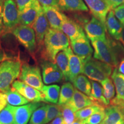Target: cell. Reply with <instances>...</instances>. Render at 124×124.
Wrapping results in <instances>:
<instances>
[{"mask_svg": "<svg viewBox=\"0 0 124 124\" xmlns=\"http://www.w3.org/2000/svg\"><path fill=\"white\" fill-rule=\"evenodd\" d=\"M62 116L64 119L65 124H71L77 120L75 112L67 104L61 105Z\"/></svg>", "mask_w": 124, "mask_h": 124, "instance_id": "e575fe53", "label": "cell"}, {"mask_svg": "<svg viewBox=\"0 0 124 124\" xmlns=\"http://www.w3.org/2000/svg\"><path fill=\"white\" fill-rule=\"evenodd\" d=\"M61 31L67 36L70 41L86 35L81 26L69 18H67L62 24Z\"/></svg>", "mask_w": 124, "mask_h": 124, "instance_id": "44dd1931", "label": "cell"}, {"mask_svg": "<svg viewBox=\"0 0 124 124\" xmlns=\"http://www.w3.org/2000/svg\"><path fill=\"white\" fill-rule=\"evenodd\" d=\"M42 105L40 102H31L23 106H13L15 124H28L33 113Z\"/></svg>", "mask_w": 124, "mask_h": 124, "instance_id": "9c48e42d", "label": "cell"}, {"mask_svg": "<svg viewBox=\"0 0 124 124\" xmlns=\"http://www.w3.org/2000/svg\"><path fill=\"white\" fill-rule=\"evenodd\" d=\"M12 87L18 91L27 100L31 102H44V95L39 90L29 86L21 80H16Z\"/></svg>", "mask_w": 124, "mask_h": 124, "instance_id": "8fae6325", "label": "cell"}, {"mask_svg": "<svg viewBox=\"0 0 124 124\" xmlns=\"http://www.w3.org/2000/svg\"><path fill=\"white\" fill-rule=\"evenodd\" d=\"M101 83L103 88V94L105 98L110 104V102L114 98L116 93L113 80L108 78L101 82Z\"/></svg>", "mask_w": 124, "mask_h": 124, "instance_id": "1f68e13d", "label": "cell"}, {"mask_svg": "<svg viewBox=\"0 0 124 124\" xmlns=\"http://www.w3.org/2000/svg\"></svg>", "mask_w": 124, "mask_h": 124, "instance_id": "f5cc1de1", "label": "cell"}, {"mask_svg": "<svg viewBox=\"0 0 124 124\" xmlns=\"http://www.w3.org/2000/svg\"><path fill=\"white\" fill-rule=\"evenodd\" d=\"M93 16L105 24L107 15L111 10L105 0H83Z\"/></svg>", "mask_w": 124, "mask_h": 124, "instance_id": "4fadbf2b", "label": "cell"}, {"mask_svg": "<svg viewBox=\"0 0 124 124\" xmlns=\"http://www.w3.org/2000/svg\"><path fill=\"white\" fill-rule=\"evenodd\" d=\"M84 28L87 37L91 41L106 38V25L95 17L93 16L91 20L85 24Z\"/></svg>", "mask_w": 124, "mask_h": 124, "instance_id": "7c38bea8", "label": "cell"}, {"mask_svg": "<svg viewBox=\"0 0 124 124\" xmlns=\"http://www.w3.org/2000/svg\"><path fill=\"white\" fill-rule=\"evenodd\" d=\"M105 108L99 104H94L87 106L75 112V117L77 120L84 121L98 111L104 110Z\"/></svg>", "mask_w": 124, "mask_h": 124, "instance_id": "f546056e", "label": "cell"}, {"mask_svg": "<svg viewBox=\"0 0 124 124\" xmlns=\"http://www.w3.org/2000/svg\"><path fill=\"white\" fill-rule=\"evenodd\" d=\"M105 109L96 112L85 120L84 123L88 124H100L104 119L105 116Z\"/></svg>", "mask_w": 124, "mask_h": 124, "instance_id": "d590c367", "label": "cell"}, {"mask_svg": "<svg viewBox=\"0 0 124 124\" xmlns=\"http://www.w3.org/2000/svg\"><path fill=\"white\" fill-rule=\"evenodd\" d=\"M0 124H15L13 106L8 104L0 113Z\"/></svg>", "mask_w": 124, "mask_h": 124, "instance_id": "d6a6232c", "label": "cell"}, {"mask_svg": "<svg viewBox=\"0 0 124 124\" xmlns=\"http://www.w3.org/2000/svg\"><path fill=\"white\" fill-rule=\"evenodd\" d=\"M113 10L117 19L124 26V4L116 8Z\"/></svg>", "mask_w": 124, "mask_h": 124, "instance_id": "8d00e7d4", "label": "cell"}, {"mask_svg": "<svg viewBox=\"0 0 124 124\" xmlns=\"http://www.w3.org/2000/svg\"><path fill=\"white\" fill-rule=\"evenodd\" d=\"M0 48H1V46H0Z\"/></svg>", "mask_w": 124, "mask_h": 124, "instance_id": "816d5d0a", "label": "cell"}, {"mask_svg": "<svg viewBox=\"0 0 124 124\" xmlns=\"http://www.w3.org/2000/svg\"><path fill=\"white\" fill-rule=\"evenodd\" d=\"M8 104L13 106H20L28 103L29 101L24 98L13 87L4 93Z\"/></svg>", "mask_w": 124, "mask_h": 124, "instance_id": "484cf974", "label": "cell"}, {"mask_svg": "<svg viewBox=\"0 0 124 124\" xmlns=\"http://www.w3.org/2000/svg\"><path fill=\"white\" fill-rule=\"evenodd\" d=\"M69 60V80L72 82L75 78L80 74H83L85 60L75 55L70 46L66 49Z\"/></svg>", "mask_w": 124, "mask_h": 124, "instance_id": "e0dca14e", "label": "cell"}, {"mask_svg": "<svg viewBox=\"0 0 124 124\" xmlns=\"http://www.w3.org/2000/svg\"><path fill=\"white\" fill-rule=\"evenodd\" d=\"M98 104L90 97L80 92L75 88L74 95L71 100L67 103L73 110L76 111L91 105Z\"/></svg>", "mask_w": 124, "mask_h": 124, "instance_id": "d6986e66", "label": "cell"}, {"mask_svg": "<svg viewBox=\"0 0 124 124\" xmlns=\"http://www.w3.org/2000/svg\"><path fill=\"white\" fill-rule=\"evenodd\" d=\"M43 83L46 85L60 82L64 77L56 63L48 60H43L40 63Z\"/></svg>", "mask_w": 124, "mask_h": 124, "instance_id": "ba28073f", "label": "cell"}, {"mask_svg": "<svg viewBox=\"0 0 124 124\" xmlns=\"http://www.w3.org/2000/svg\"><path fill=\"white\" fill-rule=\"evenodd\" d=\"M3 23L4 31H12L20 25L19 12L14 0H6L3 5Z\"/></svg>", "mask_w": 124, "mask_h": 124, "instance_id": "52a82bcc", "label": "cell"}, {"mask_svg": "<svg viewBox=\"0 0 124 124\" xmlns=\"http://www.w3.org/2000/svg\"><path fill=\"white\" fill-rule=\"evenodd\" d=\"M12 33L29 53L34 54L37 46L36 38L33 28L18 25L12 31Z\"/></svg>", "mask_w": 124, "mask_h": 124, "instance_id": "8992f818", "label": "cell"}, {"mask_svg": "<svg viewBox=\"0 0 124 124\" xmlns=\"http://www.w3.org/2000/svg\"><path fill=\"white\" fill-rule=\"evenodd\" d=\"M8 59V58L7 56L4 51L2 50H0V64L1 63V62L5 59Z\"/></svg>", "mask_w": 124, "mask_h": 124, "instance_id": "f6af8a7d", "label": "cell"}, {"mask_svg": "<svg viewBox=\"0 0 124 124\" xmlns=\"http://www.w3.org/2000/svg\"><path fill=\"white\" fill-rule=\"evenodd\" d=\"M49 24L43 8L41 9L39 13L32 26L35 32L36 41L39 46H41L44 44V38L49 29Z\"/></svg>", "mask_w": 124, "mask_h": 124, "instance_id": "2e32d148", "label": "cell"}, {"mask_svg": "<svg viewBox=\"0 0 124 124\" xmlns=\"http://www.w3.org/2000/svg\"><path fill=\"white\" fill-rule=\"evenodd\" d=\"M1 1H3V2H4V1H6V0H1Z\"/></svg>", "mask_w": 124, "mask_h": 124, "instance_id": "681fc988", "label": "cell"}, {"mask_svg": "<svg viewBox=\"0 0 124 124\" xmlns=\"http://www.w3.org/2000/svg\"><path fill=\"white\" fill-rule=\"evenodd\" d=\"M113 67L92 58L86 60L83 74L93 81L101 82L111 75Z\"/></svg>", "mask_w": 124, "mask_h": 124, "instance_id": "277c9868", "label": "cell"}, {"mask_svg": "<svg viewBox=\"0 0 124 124\" xmlns=\"http://www.w3.org/2000/svg\"><path fill=\"white\" fill-rule=\"evenodd\" d=\"M61 106L59 105L47 104L46 105V118L44 124H48L54 120L56 117L61 115Z\"/></svg>", "mask_w": 124, "mask_h": 124, "instance_id": "836d02e7", "label": "cell"}, {"mask_svg": "<svg viewBox=\"0 0 124 124\" xmlns=\"http://www.w3.org/2000/svg\"><path fill=\"white\" fill-rule=\"evenodd\" d=\"M111 9H114L119 6L124 4V0H105Z\"/></svg>", "mask_w": 124, "mask_h": 124, "instance_id": "ab89813d", "label": "cell"}, {"mask_svg": "<svg viewBox=\"0 0 124 124\" xmlns=\"http://www.w3.org/2000/svg\"><path fill=\"white\" fill-rule=\"evenodd\" d=\"M70 44L74 53L84 60L85 62L91 58L93 49L87 36L85 35L77 39L71 40Z\"/></svg>", "mask_w": 124, "mask_h": 124, "instance_id": "30bf717a", "label": "cell"}, {"mask_svg": "<svg viewBox=\"0 0 124 124\" xmlns=\"http://www.w3.org/2000/svg\"><path fill=\"white\" fill-rule=\"evenodd\" d=\"M118 71L124 75V59L120 62L118 68Z\"/></svg>", "mask_w": 124, "mask_h": 124, "instance_id": "ee69618b", "label": "cell"}, {"mask_svg": "<svg viewBox=\"0 0 124 124\" xmlns=\"http://www.w3.org/2000/svg\"><path fill=\"white\" fill-rule=\"evenodd\" d=\"M49 124H65L64 119H63V117H62V114L61 115L58 116L56 117L54 120H53L52 121L50 122Z\"/></svg>", "mask_w": 124, "mask_h": 124, "instance_id": "7bdbcfd3", "label": "cell"}, {"mask_svg": "<svg viewBox=\"0 0 124 124\" xmlns=\"http://www.w3.org/2000/svg\"><path fill=\"white\" fill-rule=\"evenodd\" d=\"M74 91H75L74 86L70 82H67L64 83L60 88L58 105L61 106L67 104L72 98Z\"/></svg>", "mask_w": 124, "mask_h": 124, "instance_id": "f1b7e54d", "label": "cell"}, {"mask_svg": "<svg viewBox=\"0 0 124 124\" xmlns=\"http://www.w3.org/2000/svg\"><path fill=\"white\" fill-rule=\"evenodd\" d=\"M119 41H121L122 43V44L124 46V26L122 25V29L121 34V37L120 39V40Z\"/></svg>", "mask_w": 124, "mask_h": 124, "instance_id": "bcb514c9", "label": "cell"}, {"mask_svg": "<svg viewBox=\"0 0 124 124\" xmlns=\"http://www.w3.org/2000/svg\"><path fill=\"white\" fill-rule=\"evenodd\" d=\"M83 124H86V123H84Z\"/></svg>", "mask_w": 124, "mask_h": 124, "instance_id": "f907efd6", "label": "cell"}, {"mask_svg": "<svg viewBox=\"0 0 124 124\" xmlns=\"http://www.w3.org/2000/svg\"><path fill=\"white\" fill-rule=\"evenodd\" d=\"M58 7L62 11H89V8L83 0H58Z\"/></svg>", "mask_w": 124, "mask_h": 124, "instance_id": "603a6c76", "label": "cell"}, {"mask_svg": "<svg viewBox=\"0 0 124 124\" xmlns=\"http://www.w3.org/2000/svg\"><path fill=\"white\" fill-rule=\"evenodd\" d=\"M72 83L76 89L90 97L91 82L86 76L80 74L75 78Z\"/></svg>", "mask_w": 124, "mask_h": 124, "instance_id": "83f0119b", "label": "cell"}, {"mask_svg": "<svg viewBox=\"0 0 124 124\" xmlns=\"http://www.w3.org/2000/svg\"><path fill=\"white\" fill-rule=\"evenodd\" d=\"M41 7H58V0H38Z\"/></svg>", "mask_w": 124, "mask_h": 124, "instance_id": "f35d334b", "label": "cell"}, {"mask_svg": "<svg viewBox=\"0 0 124 124\" xmlns=\"http://www.w3.org/2000/svg\"><path fill=\"white\" fill-rule=\"evenodd\" d=\"M55 63L59 68L64 77V80L67 82L69 80V60L66 49L60 51L56 55Z\"/></svg>", "mask_w": 124, "mask_h": 124, "instance_id": "4316f807", "label": "cell"}, {"mask_svg": "<svg viewBox=\"0 0 124 124\" xmlns=\"http://www.w3.org/2000/svg\"><path fill=\"white\" fill-rule=\"evenodd\" d=\"M20 80L35 89L41 91L44 83L40 69L37 66L24 63L22 65L19 77Z\"/></svg>", "mask_w": 124, "mask_h": 124, "instance_id": "5b68a950", "label": "cell"}, {"mask_svg": "<svg viewBox=\"0 0 124 124\" xmlns=\"http://www.w3.org/2000/svg\"><path fill=\"white\" fill-rule=\"evenodd\" d=\"M84 124V121H83L76 120L75 121L72 122V123L71 124Z\"/></svg>", "mask_w": 124, "mask_h": 124, "instance_id": "7dc6e473", "label": "cell"}, {"mask_svg": "<svg viewBox=\"0 0 124 124\" xmlns=\"http://www.w3.org/2000/svg\"><path fill=\"white\" fill-rule=\"evenodd\" d=\"M46 114V105L43 104L33 113L29 120V124H44Z\"/></svg>", "mask_w": 124, "mask_h": 124, "instance_id": "4dcf8cb0", "label": "cell"}, {"mask_svg": "<svg viewBox=\"0 0 124 124\" xmlns=\"http://www.w3.org/2000/svg\"><path fill=\"white\" fill-rule=\"evenodd\" d=\"M7 100L5 94L0 92V113L7 106Z\"/></svg>", "mask_w": 124, "mask_h": 124, "instance_id": "60d3db41", "label": "cell"}, {"mask_svg": "<svg viewBox=\"0 0 124 124\" xmlns=\"http://www.w3.org/2000/svg\"><path fill=\"white\" fill-rule=\"evenodd\" d=\"M51 28L61 31L62 24L68 17L58 7H42Z\"/></svg>", "mask_w": 124, "mask_h": 124, "instance_id": "5bb4252c", "label": "cell"}, {"mask_svg": "<svg viewBox=\"0 0 124 124\" xmlns=\"http://www.w3.org/2000/svg\"><path fill=\"white\" fill-rule=\"evenodd\" d=\"M3 5L4 2L0 0V34H2L4 32V26L3 23Z\"/></svg>", "mask_w": 124, "mask_h": 124, "instance_id": "b9f144b4", "label": "cell"}, {"mask_svg": "<svg viewBox=\"0 0 124 124\" xmlns=\"http://www.w3.org/2000/svg\"><path fill=\"white\" fill-rule=\"evenodd\" d=\"M111 78L116 88V97L111 101L110 105L118 106L124 102V75L120 73L116 67Z\"/></svg>", "mask_w": 124, "mask_h": 124, "instance_id": "ac0fdd59", "label": "cell"}, {"mask_svg": "<svg viewBox=\"0 0 124 124\" xmlns=\"http://www.w3.org/2000/svg\"><path fill=\"white\" fill-rule=\"evenodd\" d=\"M17 7L18 12H21L26 8L29 7L33 3L35 0H15Z\"/></svg>", "mask_w": 124, "mask_h": 124, "instance_id": "74e56055", "label": "cell"}, {"mask_svg": "<svg viewBox=\"0 0 124 124\" xmlns=\"http://www.w3.org/2000/svg\"><path fill=\"white\" fill-rule=\"evenodd\" d=\"M91 82V91L90 98L98 104L101 105L106 108L109 105V103L105 98L102 86L98 82L92 81Z\"/></svg>", "mask_w": 124, "mask_h": 124, "instance_id": "d4e9b609", "label": "cell"}, {"mask_svg": "<svg viewBox=\"0 0 124 124\" xmlns=\"http://www.w3.org/2000/svg\"><path fill=\"white\" fill-rule=\"evenodd\" d=\"M118 106H120V108H121L122 110V111H123V113H124V102H123V103H121L120 105H118Z\"/></svg>", "mask_w": 124, "mask_h": 124, "instance_id": "c3c4849f", "label": "cell"}, {"mask_svg": "<svg viewBox=\"0 0 124 124\" xmlns=\"http://www.w3.org/2000/svg\"><path fill=\"white\" fill-rule=\"evenodd\" d=\"M70 39L62 31L50 28L44 40V59L55 63L56 55L70 46Z\"/></svg>", "mask_w": 124, "mask_h": 124, "instance_id": "6da1fadb", "label": "cell"}, {"mask_svg": "<svg viewBox=\"0 0 124 124\" xmlns=\"http://www.w3.org/2000/svg\"><path fill=\"white\" fill-rule=\"evenodd\" d=\"M42 7L38 0H35L31 5L19 13L20 25L32 27Z\"/></svg>", "mask_w": 124, "mask_h": 124, "instance_id": "9a60e30c", "label": "cell"}, {"mask_svg": "<svg viewBox=\"0 0 124 124\" xmlns=\"http://www.w3.org/2000/svg\"><path fill=\"white\" fill-rule=\"evenodd\" d=\"M105 25L111 36L119 41L122 32V24L116 17L113 10H110L107 15Z\"/></svg>", "mask_w": 124, "mask_h": 124, "instance_id": "7402d4cb", "label": "cell"}, {"mask_svg": "<svg viewBox=\"0 0 124 124\" xmlns=\"http://www.w3.org/2000/svg\"><path fill=\"white\" fill-rule=\"evenodd\" d=\"M60 87L57 85H44L41 92L44 95V102L57 104L59 98Z\"/></svg>", "mask_w": 124, "mask_h": 124, "instance_id": "cb8c5ba5", "label": "cell"}, {"mask_svg": "<svg viewBox=\"0 0 124 124\" xmlns=\"http://www.w3.org/2000/svg\"><path fill=\"white\" fill-rule=\"evenodd\" d=\"M105 113L101 124H124V114L120 106L110 105L105 108Z\"/></svg>", "mask_w": 124, "mask_h": 124, "instance_id": "ffe728a7", "label": "cell"}, {"mask_svg": "<svg viewBox=\"0 0 124 124\" xmlns=\"http://www.w3.org/2000/svg\"><path fill=\"white\" fill-rule=\"evenodd\" d=\"M94 58L116 68L118 63L117 54L113 43L108 38L91 40Z\"/></svg>", "mask_w": 124, "mask_h": 124, "instance_id": "7a4b0ae2", "label": "cell"}, {"mask_svg": "<svg viewBox=\"0 0 124 124\" xmlns=\"http://www.w3.org/2000/svg\"><path fill=\"white\" fill-rule=\"evenodd\" d=\"M22 64L18 60L5 59L0 64V92L4 93L12 87L19 77Z\"/></svg>", "mask_w": 124, "mask_h": 124, "instance_id": "3957f363", "label": "cell"}]
</instances>
